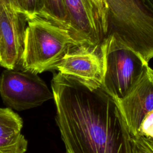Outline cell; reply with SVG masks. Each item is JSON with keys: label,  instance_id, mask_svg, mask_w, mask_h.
Segmentation results:
<instances>
[{"label": "cell", "instance_id": "obj_11", "mask_svg": "<svg viewBox=\"0 0 153 153\" xmlns=\"http://www.w3.org/2000/svg\"><path fill=\"white\" fill-rule=\"evenodd\" d=\"M39 15L70 30L69 20L64 0H45V11L39 13Z\"/></svg>", "mask_w": 153, "mask_h": 153}, {"label": "cell", "instance_id": "obj_8", "mask_svg": "<svg viewBox=\"0 0 153 153\" xmlns=\"http://www.w3.org/2000/svg\"><path fill=\"white\" fill-rule=\"evenodd\" d=\"M56 70L91 88L101 87L104 64L100 45L80 44L72 47Z\"/></svg>", "mask_w": 153, "mask_h": 153}, {"label": "cell", "instance_id": "obj_10", "mask_svg": "<svg viewBox=\"0 0 153 153\" xmlns=\"http://www.w3.org/2000/svg\"><path fill=\"white\" fill-rule=\"evenodd\" d=\"M23 120L11 108H0V153H25L27 141L21 133Z\"/></svg>", "mask_w": 153, "mask_h": 153}, {"label": "cell", "instance_id": "obj_16", "mask_svg": "<svg viewBox=\"0 0 153 153\" xmlns=\"http://www.w3.org/2000/svg\"><path fill=\"white\" fill-rule=\"evenodd\" d=\"M144 1L153 11V0H144Z\"/></svg>", "mask_w": 153, "mask_h": 153}, {"label": "cell", "instance_id": "obj_2", "mask_svg": "<svg viewBox=\"0 0 153 153\" xmlns=\"http://www.w3.org/2000/svg\"><path fill=\"white\" fill-rule=\"evenodd\" d=\"M78 45L68 29L38 14L29 16L21 68L36 74L56 70L69 48Z\"/></svg>", "mask_w": 153, "mask_h": 153}, {"label": "cell", "instance_id": "obj_13", "mask_svg": "<svg viewBox=\"0 0 153 153\" xmlns=\"http://www.w3.org/2000/svg\"><path fill=\"white\" fill-rule=\"evenodd\" d=\"M131 153H153V139L131 135Z\"/></svg>", "mask_w": 153, "mask_h": 153}, {"label": "cell", "instance_id": "obj_18", "mask_svg": "<svg viewBox=\"0 0 153 153\" xmlns=\"http://www.w3.org/2000/svg\"><path fill=\"white\" fill-rule=\"evenodd\" d=\"M1 1V0H0V1Z\"/></svg>", "mask_w": 153, "mask_h": 153}, {"label": "cell", "instance_id": "obj_15", "mask_svg": "<svg viewBox=\"0 0 153 153\" xmlns=\"http://www.w3.org/2000/svg\"><path fill=\"white\" fill-rule=\"evenodd\" d=\"M4 2H5L6 3H7L8 4H9L10 5L17 8V9H19V7H18V4H17V0H3Z\"/></svg>", "mask_w": 153, "mask_h": 153}, {"label": "cell", "instance_id": "obj_7", "mask_svg": "<svg viewBox=\"0 0 153 153\" xmlns=\"http://www.w3.org/2000/svg\"><path fill=\"white\" fill-rule=\"evenodd\" d=\"M27 15L3 0L0 1V65L21 68Z\"/></svg>", "mask_w": 153, "mask_h": 153}, {"label": "cell", "instance_id": "obj_4", "mask_svg": "<svg viewBox=\"0 0 153 153\" xmlns=\"http://www.w3.org/2000/svg\"><path fill=\"white\" fill-rule=\"evenodd\" d=\"M100 48L104 64L102 87L119 102L136 85L148 63L112 35L103 39Z\"/></svg>", "mask_w": 153, "mask_h": 153}, {"label": "cell", "instance_id": "obj_6", "mask_svg": "<svg viewBox=\"0 0 153 153\" xmlns=\"http://www.w3.org/2000/svg\"><path fill=\"white\" fill-rule=\"evenodd\" d=\"M74 39L79 44L100 45L107 32L106 0H64Z\"/></svg>", "mask_w": 153, "mask_h": 153}, {"label": "cell", "instance_id": "obj_5", "mask_svg": "<svg viewBox=\"0 0 153 153\" xmlns=\"http://www.w3.org/2000/svg\"><path fill=\"white\" fill-rule=\"evenodd\" d=\"M0 95L8 107L18 111L39 106L53 99L52 91L36 74L20 68L2 71Z\"/></svg>", "mask_w": 153, "mask_h": 153}, {"label": "cell", "instance_id": "obj_14", "mask_svg": "<svg viewBox=\"0 0 153 153\" xmlns=\"http://www.w3.org/2000/svg\"><path fill=\"white\" fill-rule=\"evenodd\" d=\"M139 136L153 139V112L148 114L143 120L139 128Z\"/></svg>", "mask_w": 153, "mask_h": 153}, {"label": "cell", "instance_id": "obj_17", "mask_svg": "<svg viewBox=\"0 0 153 153\" xmlns=\"http://www.w3.org/2000/svg\"><path fill=\"white\" fill-rule=\"evenodd\" d=\"M0 61H1V56H0Z\"/></svg>", "mask_w": 153, "mask_h": 153}, {"label": "cell", "instance_id": "obj_1", "mask_svg": "<svg viewBox=\"0 0 153 153\" xmlns=\"http://www.w3.org/2000/svg\"><path fill=\"white\" fill-rule=\"evenodd\" d=\"M51 86L65 153H131V134L118 102L102 87L59 72Z\"/></svg>", "mask_w": 153, "mask_h": 153}, {"label": "cell", "instance_id": "obj_12", "mask_svg": "<svg viewBox=\"0 0 153 153\" xmlns=\"http://www.w3.org/2000/svg\"><path fill=\"white\" fill-rule=\"evenodd\" d=\"M19 8L27 16L45 11V0H17Z\"/></svg>", "mask_w": 153, "mask_h": 153}, {"label": "cell", "instance_id": "obj_3", "mask_svg": "<svg viewBox=\"0 0 153 153\" xmlns=\"http://www.w3.org/2000/svg\"><path fill=\"white\" fill-rule=\"evenodd\" d=\"M106 2V36L113 35L148 63L153 59V11L144 0Z\"/></svg>", "mask_w": 153, "mask_h": 153}, {"label": "cell", "instance_id": "obj_9", "mask_svg": "<svg viewBox=\"0 0 153 153\" xmlns=\"http://www.w3.org/2000/svg\"><path fill=\"white\" fill-rule=\"evenodd\" d=\"M117 102L130 134L138 136L143 120L153 112V69L149 65L130 92Z\"/></svg>", "mask_w": 153, "mask_h": 153}]
</instances>
